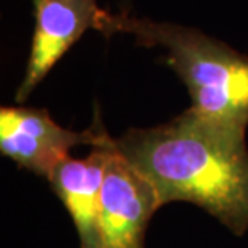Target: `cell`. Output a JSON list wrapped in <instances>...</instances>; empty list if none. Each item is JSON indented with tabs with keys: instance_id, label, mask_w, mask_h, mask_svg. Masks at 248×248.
Returning a JSON list of instances; mask_svg holds the SVG:
<instances>
[{
	"instance_id": "6da1fadb",
	"label": "cell",
	"mask_w": 248,
	"mask_h": 248,
	"mask_svg": "<svg viewBox=\"0 0 248 248\" xmlns=\"http://www.w3.org/2000/svg\"><path fill=\"white\" fill-rule=\"evenodd\" d=\"M126 160L155 187L160 206L192 203L232 235L248 232V147L190 108L153 127L115 139Z\"/></svg>"
},
{
	"instance_id": "7a4b0ae2",
	"label": "cell",
	"mask_w": 248,
	"mask_h": 248,
	"mask_svg": "<svg viewBox=\"0 0 248 248\" xmlns=\"http://www.w3.org/2000/svg\"><path fill=\"white\" fill-rule=\"evenodd\" d=\"M97 31L105 37L129 34L139 46L161 47L165 62L190 95L188 107L227 134L245 137L248 129V57L193 28L103 10Z\"/></svg>"
},
{
	"instance_id": "3957f363",
	"label": "cell",
	"mask_w": 248,
	"mask_h": 248,
	"mask_svg": "<svg viewBox=\"0 0 248 248\" xmlns=\"http://www.w3.org/2000/svg\"><path fill=\"white\" fill-rule=\"evenodd\" d=\"M95 107L92 124L84 131L60 126L44 108L15 105L0 108V153L21 170L44 179L71 150L81 145L93 147L108 136Z\"/></svg>"
},
{
	"instance_id": "277c9868",
	"label": "cell",
	"mask_w": 248,
	"mask_h": 248,
	"mask_svg": "<svg viewBox=\"0 0 248 248\" xmlns=\"http://www.w3.org/2000/svg\"><path fill=\"white\" fill-rule=\"evenodd\" d=\"M160 208L155 187L115 142L102 186L98 248H145L148 226Z\"/></svg>"
},
{
	"instance_id": "5b68a950",
	"label": "cell",
	"mask_w": 248,
	"mask_h": 248,
	"mask_svg": "<svg viewBox=\"0 0 248 248\" xmlns=\"http://www.w3.org/2000/svg\"><path fill=\"white\" fill-rule=\"evenodd\" d=\"M34 5V34L26 73L15 93L23 105L50 69L76 44L87 29H97L103 8L97 0H31Z\"/></svg>"
},
{
	"instance_id": "8992f818",
	"label": "cell",
	"mask_w": 248,
	"mask_h": 248,
	"mask_svg": "<svg viewBox=\"0 0 248 248\" xmlns=\"http://www.w3.org/2000/svg\"><path fill=\"white\" fill-rule=\"evenodd\" d=\"M113 148L115 137L108 134L100 143L91 147L87 156L63 160L47 179L71 217L79 248H98L102 186Z\"/></svg>"
}]
</instances>
